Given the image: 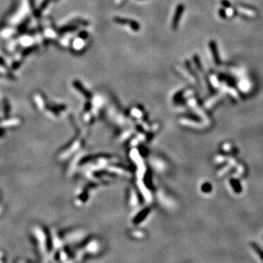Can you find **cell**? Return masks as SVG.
Masks as SVG:
<instances>
[{
  "mask_svg": "<svg viewBox=\"0 0 263 263\" xmlns=\"http://www.w3.org/2000/svg\"><path fill=\"white\" fill-rule=\"evenodd\" d=\"M114 21L116 22V23H118V24L130 26L134 31H138L139 29H140V25L138 24L137 22L135 21V20L119 18V17H115Z\"/></svg>",
  "mask_w": 263,
  "mask_h": 263,
  "instance_id": "6da1fadb",
  "label": "cell"
},
{
  "mask_svg": "<svg viewBox=\"0 0 263 263\" xmlns=\"http://www.w3.org/2000/svg\"><path fill=\"white\" fill-rule=\"evenodd\" d=\"M20 62H15V63H14L13 64V69H14V70H15V69L18 68L20 67Z\"/></svg>",
  "mask_w": 263,
  "mask_h": 263,
  "instance_id": "5bb4252c",
  "label": "cell"
},
{
  "mask_svg": "<svg viewBox=\"0 0 263 263\" xmlns=\"http://www.w3.org/2000/svg\"><path fill=\"white\" fill-rule=\"evenodd\" d=\"M238 10L239 11H241V13H243V14H245L246 15H249V16H252V15H254V11H252V10H248L247 8H238Z\"/></svg>",
  "mask_w": 263,
  "mask_h": 263,
  "instance_id": "52a82bcc",
  "label": "cell"
},
{
  "mask_svg": "<svg viewBox=\"0 0 263 263\" xmlns=\"http://www.w3.org/2000/svg\"><path fill=\"white\" fill-rule=\"evenodd\" d=\"M183 10H184V6H183V5H179L178 7H177L174 17H173V29H176L177 27H178V23H179V21L180 19V17H181V15L183 13Z\"/></svg>",
  "mask_w": 263,
  "mask_h": 263,
  "instance_id": "7a4b0ae2",
  "label": "cell"
},
{
  "mask_svg": "<svg viewBox=\"0 0 263 263\" xmlns=\"http://www.w3.org/2000/svg\"><path fill=\"white\" fill-rule=\"evenodd\" d=\"M54 1H55V2H56V1H58V0H54Z\"/></svg>",
  "mask_w": 263,
  "mask_h": 263,
  "instance_id": "2e32d148",
  "label": "cell"
},
{
  "mask_svg": "<svg viewBox=\"0 0 263 263\" xmlns=\"http://www.w3.org/2000/svg\"><path fill=\"white\" fill-rule=\"evenodd\" d=\"M34 46H32V47L27 48V49H26L24 51H23V56H26V55L30 54V52H32V51L34 49Z\"/></svg>",
  "mask_w": 263,
  "mask_h": 263,
  "instance_id": "9c48e42d",
  "label": "cell"
},
{
  "mask_svg": "<svg viewBox=\"0 0 263 263\" xmlns=\"http://www.w3.org/2000/svg\"><path fill=\"white\" fill-rule=\"evenodd\" d=\"M202 189L206 192H210V191H211V185L209 184V183H205L202 186Z\"/></svg>",
  "mask_w": 263,
  "mask_h": 263,
  "instance_id": "30bf717a",
  "label": "cell"
},
{
  "mask_svg": "<svg viewBox=\"0 0 263 263\" xmlns=\"http://www.w3.org/2000/svg\"><path fill=\"white\" fill-rule=\"evenodd\" d=\"M73 85L78 91H80V92H82V94H83L86 97H89L91 96V94L89 93V92H88L87 90H86L83 86L81 85V83H80L79 81H78V80H75L73 83Z\"/></svg>",
  "mask_w": 263,
  "mask_h": 263,
  "instance_id": "3957f363",
  "label": "cell"
},
{
  "mask_svg": "<svg viewBox=\"0 0 263 263\" xmlns=\"http://www.w3.org/2000/svg\"><path fill=\"white\" fill-rule=\"evenodd\" d=\"M230 183L233 186V189L235 191V192L239 193V192H241V186H240V183H239L238 180L235 179H231L230 180Z\"/></svg>",
  "mask_w": 263,
  "mask_h": 263,
  "instance_id": "5b68a950",
  "label": "cell"
},
{
  "mask_svg": "<svg viewBox=\"0 0 263 263\" xmlns=\"http://www.w3.org/2000/svg\"><path fill=\"white\" fill-rule=\"evenodd\" d=\"M0 65H1V66H5V62L4 59H3L2 57H0Z\"/></svg>",
  "mask_w": 263,
  "mask_h": 263,
  "instance_id": "9a60e30c",
  "label": "cell"
},
{
  "mask_svg": "<svg viewBox=\"0 0 263 263\" xmlns=\"http://www.w3.org/2000/svg\"><path fill=\"white\" fill-rule=\"evenodd\" d=\"M79 37H80V38H82V39H86L87 37H88V33L86 32H80V34H79Z\"/></svg>",
  "mask_w": 263,
  "mask_h": 263,
  "instance_id": "7c38bea8",
  "label": "cell"
},
{
  "mask_svg": "<svg viewBox=\"0 0 263 263\" xmlns=\"http://www.w3.org/2000/svg\"><path fill=\"white\" fill-rule=\"evenodd\" d=\"M74 22H75V23H79V24H80V25H83V26H88V25H89V22H87L86 20H84L76 19Z\"/></svg>",
  "mask_w": 263,
  "mask_h": 263,
  "instance_id": "ba28073f",
  "label": "cell"
},
{
  "mask_svg": "<svg viewBox=\"0 0 263 263\" xmlns=\"http://www.w3.org/2000/svg\"><path fill=\"white\" fill-rule=\"evenodd\" d=\"M251 246H252V248L254 249V250L255 251L256 253L258 254L259 257H260V258L263 260V251L262 250V249H261L260 247L255 243H251Z\"/></svg>",
  "mask_w": 263,
  "mask_h": 263,
  "instance_id": "8992f818",
  "label": "cell"
},
{
  "mask_svg": "<svg viewBox=\"0 0 263 263\" xmlns=\"http://www.w3.org/2000/svg\"><path fill=\"white\" fill-rule=\"evenodd\" d=\"M49 0H44L43 2H42V5H41L40 10H44L45 8L46 7L48 6V5H49Z\"/></svg>",
  "mask_w": 263,
  "mask_h": 263,
  "instance_id": "8fae6325",
  "label": "cell"
},
{
  "mask_svg": "<svg viewBox=\"0 0 263 263\" xmlns=\"http://www.w3.org/2000/svg\"><path fill=\"white\" fill-rule=\"evenodd\" d=\"M29 2L31 6V8L33 10V11H34V10H34V0H29Z\"/></svg>",
  "mask_w": 263,
  "mask_h": 263,
  "instance_id": "4fadbf2b",
  "label": "cell"
},
{
  "mask_svg": "<svg viewBox=\"0 0 263 263\" xmlns=\"http://www.w3.org/2000/svg\"><path fill=\"white\" fill-rule=\"evenodd\" d=\"M77 29H78V27L75 25L65 26V27L60 29L59 33L62 34V33H66V32H73V31L77 30Z\"/></svg>",
  "mask_w": 263,
  "mask_h": 263,
  "instance_id": "277c9868",
  "label": "cell"
}]
</instances>
